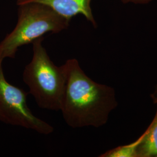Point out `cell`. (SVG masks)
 I'll list each match as a JSON object with an SVG mask.
<instances>
[{
	"instance_id": "1",
	"label": "cell",
	"mask_w": 157,
	"mask_h": 157,
	"mask_svg": "<svg viewBox=\"0 0 157 157\" xmlns=\"http://www.w3.org/2000/svg\"><path fill=\"white\" fill-rule=\"evenodd\" d=\"M65 65L67 80L60 111L66 124L73 129L105 124L118 105L115 90L90 78L77 59H69Z\"/></svg>"
},
{
	"instance_id": "2",
	"label": "cell",
	"mask_w": 157,
	"mask_h": 157,
	"mask_svg": "<svg viewBox=\"0 0 157 157\" xmlns=\"http://www.w3.org/2000/svg\"><path fill=\"white\" fill-rule=\"evenodd\" d=\"M43 37L34 40L32 61L25 66L23 80L37 105L42 109L60 111L67 80L65 63L60 67L51 61L43 45Z\"/></svg>"
},
{
	"instance_id": "3",
	"label": "cell",
	"mask_w": 157,
	"mask_h": 157,
	"mask_svg": "<svg viewBox=\"0 0 157 157\" xmlns=\"http://www.w3.org/2000/svg\"><path fill=\"white\" fill-rule=\"evenodd\" d=\"M19 6L15 28L0 43V61L14 58L20 47L32 43L44 34L58 33L69 27L70 21L48 6L32 2Z\"/></svg>"
},
{
	"instance_id": "4",
	"label": "cell",
	"mask_w": 157,
	"mask_h": 157,
	"mask_svg": "<svg viewBox=\"0 0 157 157\" xmlns=\"http://www.w3.org/2000/svg\"><path fill=\"white\" fill-rule=\"evenodd\" d=\"M0 61V122L33 130L42 135L52 133V126L34 115L27 103L26 93L6 80Z\"/></svg>"
},
{
	"instance_id": "5",
	"label": "cell",
	"mask_w": 157,
	"mask_h": 157,
	"mask_svg": "<svg viewBox=\"0 0 157 157\" xmlns=\"http://www.w3.org/2000/svg\"><path fill=\"white\" fill-rule=\"evenodd\" d=\"M92 0H17V5L36 2L50 6L62 17L71 21L72 17L82 15L86 19L97 27V23L91 7Z\"/></svg>"
},
{
	"instance_id": "6",
	"label": "cell",
	"mask_w": 157,
	"mask_h": 157,
	"mask_svg": "<svg viewBox=\"0 0 157 157\" xmlns=\"http://www.w3.org/2000/svg\"><path fill=\"white\" fill-rule=\"evenodd\" d=\"M137 157L157 156V112L155 118L144 134L137 148Z\"/></svg>"
},
{
	"instance_id": "7",
	"label": "cell",
	"mask_w": 157,
	"mask_h": 157,
	"mask_svg": "<svg viewBox=\"0 0 157 157\" xmlns=\"http://www.w3.org/2000/svg\"><path fill=\"white\" fill-rule=\"evenodd\" d=\"M142 139V136L129 145L119 146L101 154V157H137V148Z\"/></svg>"
},
{
	"instance_id": "8",
	"label": "cell",
	"mask_w": 157,
	"mask_h": 157,
	"mask_svg": "<svg viewBox=\"0 0 157 157\" xmlns=\"http://www.w3.org/2000/svg\"><path fill=\"white\" fill-rule=\"evenodd\" d=\"M124 4H134L136 5H145L151 2L153 0H121Z\"/></svg>"
}]
</instances>
